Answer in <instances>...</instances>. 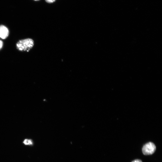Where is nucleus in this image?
I'll use <instances>...</instances> for the list:
<instances>
[{
	"label": "nucleus",
	"mask_w": 162,
	"mask_h": 162,
	"mask_svg": "<svg viewBox=\"0 0 162 162\" xmlns=\"http://www.w3.org/2000/svg\"><path fill=\"white\" fill-rule=\"evenodd\" d=\"M34 45L33 40L31 39H27L18 41L16 44L17 49L20 51H29Z\"/></svg>",
	"instance_id": "obj_1"
},
{
	"label": "nucleus",
	"mask_w": 162,
	"mask_h": 162,
	"mask_svg": "<svg viewBox=\"0 0 162 162\" xmlns=\"http://www.w3.org/2000/svg\"><path fill=\"white\" fill-rule=\"evenodd\" d=\"M156 147L154 143L149 142L147 143L143 147L142 151L145 155H151L154 153Z\"/></svg>",
	"instance_id": "obj_2"
},
{
	"label": "nucleus",
	"mask_w": 162,
	"mask_h": 162,
	"mask_svg": "<svg viewBox=\"0 0 162 162\" xmlns=\"http://www.w3.org/2000/svg\"><path fill=\"white\" fill-rule=\"evenodd\" d=\"M9 32L8 29L5 26L0 25V38L5 39L8 37Z\"/></svg>",
	"instance_id": "obj_3"
},
{
	"label": "nucleus",
	"mask_w": 162,
	"mask_h": 162,
	"mask_svg": "<svg viewBox=\"0 0 162 162\" xmlns=\"http://www.w3.org/2000/svg\"><path fill=\"white\" fill-rule=\"evenodd\" d=\"M23 143L26 145H33V141L31 139H25Z\"/></svg>",
	"instance_id": "obj_4"
},
{
	"label": "nucleus",
	"mask_w": 162,
	"mask_h": 162,
	"mask_svg": "<svg viewBox=\"0 0 162 162\" xmlns=\"http://www.w3.org/2000/svg\"><path fill=\"white\" fill-rule=\"evenodd\" d=\"M56 0H45L46 2L49 3H51L54 2Z\"/></svg>",
	"instance_id": "obj_5"
},
{
	"label": "nucleus",
	"mask_w": 162,
	"mask_h": 162,
	"mask_svg": "<svg viewBox=\"0 0 162 162\" xmlns=\"http://www.w3.org/2000/svg\"><path fill=\"white\" fill-rule=\"evenodd\" d=\"M3 42L0 40V49H1L3 46Z\"/></svg>",
	"instance_id": "obj_6"
},
{
	"label": "nucleus",
	"mask_w": 162,
	"mask_h": 162,
	"mask_svg": "<svg viewBox=\"0 0 162 162\" xmlns=\"http://www.w3.org/2000/svg\"><path fill=\"white\" fill-rule=\"evenodd\" d=\"M132 162H142V161L139 159H136L133 161Z\"/></svg>",
	"instance_id": "obj_7"
},
{
	"label": "nucleus",
	"mask_w": 162,
	"mask_h": 162,
	"mask_svg": "<svg viewBox=\"0 0 162 162\" xmlns=\"http://www.w3.org/2000/svg\"><path fill=\"white\" fill-rule=\"evenodd\" d=\"M34 1H39V0H34Z\"/></svg>",
	"instance_id": "obj_8"
}]
</instances>
